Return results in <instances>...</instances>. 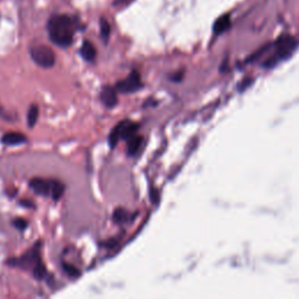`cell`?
I'll use <instances>...</instances> for the list:
<instances>
[{"instance_id":"obj_1","label":"cell","mask_w":299,"mask_h":299,"mask_svg":"<svg viewBox=\"0 0 299 299\" xmlns=\"http://www.w3.org/2000/svg\"><path fill=\"white\" fill-rule=\"evenodd\" d=\"M79 28V21L67 14H54L49 18L47 29L49 39L58 47L67 48L73 44L74 35Z\"/></svg>"},{"instance_id":"obj_2","label":"cell","mask_w":299,"mask_h":299,"mask_svg":"<svg viewBox=\"0 0 299 299\" xmlns=\"http://www.w3.org/2000/svg\"><path fill=\"white\" fill-rule=\"evenodd\" d=\"M139 129V125L131 121H123L113 128L109 136V143L110 146L113 147L117 145L121 139L129 140L131 137L137 134V130Z\"/></svg>"},{"instance_id":"obj_3","label":"cell","mask_w":299,"mask_h":299,"mask_svg":"<svg viewBox=\"0 0 299 299\" xmlns=\"http://www.w3.org/2000/svg\"><path fill=\"white\" fill-rule=\"evenodd\" d=\"M39 248H40V245H36L34 248H32L30 250L27 251L26 254L21 256V257L14 258V260H10L7 263L11 264V266H13V267L24 268V269H30L33 272V270L35 269V268L42 262L41 257H40Z\"/></svg>"},{"instance_id":"obj_4","label":"cell","mask_w":299,"mask_h":299,"mask_svg":"<svg viewBox=\"0 0 299 299\" xmlns=\"http://www.w3.org/2000/svg\"><path fill=\"white\" fill-rule=\"evenodd\" d=\"M30 56L36 64L42 68H51L55 63V53L47 46H35L30 49Z\"/></svg>"},{"instance_id":"obj_5","label":"cell","mask_w":299,"mask_h":299,"mask_svg":"<svg viewBox=\"0 0 299 299\" xmlns=\"http://www.w3.org/2000/svg\"><path fill=\"white\" fill-rule=\"evenodd\" d=\"M141 88H143V82L140 80L139 73L136 72V70H134L126 79L117 82L116 84V90L121 94H131V92L138 91Z\"/></svg>"},{"instance_id":"obj_6","label":"cell","mask_w":299,"mask_h":299,"mask_svg":"<svg viewBox=\"0 0 299 299\" xmlns=\"http://www.w3.org/2000/svg\"><path fill=\"white\" fill-rule=\"evenodd\" d=\"M296 46H297V42H296V40L292 36L288 35V34L282 35L276 42L277 56L280 58L288 57L294 52Z\"/></svg>"},{"instance_id":"obj_7","label":"cell","mask_w":299,"mask_h":299,"mask_svg":"<svg viewBox=\"0 0 299 299\" xmlns=\"http://www.w3.org/2000/svg\"><path fill=\"white\" fill-rule=\"evenodd\" d=\"M29 187L36 194L40 195H51L52 193V180H45L41 178H34L30 180Z\"/></svg>"},{"instance_id":"obj_8","label":"cell","mask_w":299,"mask_h":299,"mask_svg":"<svg viewBox=\"0 0 299 299\" xmlns=\"http://www.w3.org/2000/svg\"><path fill=\"white\" fill-rule=\"evenodd\" d=\"M101 101L104 106L108 108H113L118 102V97H117V90L115 88L106 87L101 92Z\"/></svg>"},{"instance_id":"obj_9","label":"cell","mask_w":299,"mask_h":299,"mask_svg":"<svg viewBox=\"0 0 299 299\" xmlns=\"http://www.w3.org/2000/svg\"><path fill=\"white\" fill-rule=\"evenodd\" d=\"M26 136L19 132H8L1 138V141L6 145H20L26 143Z\"/></svg>"},{"instance_id":"obj_10","label":"cell","mask_w":299,"mask_h":299,"mask_svg":"<svg viewBox=\"0 0 299 299\" xmlns=\"http://www.w3.org/2000/svg\"><path fill=\"white\" fill-rule=\"evenodd\" d=\"M80 53H81L82 57L84 58L85 61H94L95 57H96L97 52H96V48H95V46L92 45L90 41H87V40H85V41L82 44Z\"/></svg>"},{"instance_id":"obj_11","label":"cell","mask_w":299,"mask_h":299,"mask_svg":"<svg viewBox=\"0 0 299 299\" xmlns=\"http://www.w3.org/2000/svg\"><path fill=\"white\" fill-rule=\"evenodd\" d=\"M230 25H232V23H230L229 15H227V14L222 15V17H220L217 21H215L214 33L215 34H221V33L226 32V30L230 27Z\"/></svg>"},{"instance_id":"obj_12","label":"cell","mask_w":299,"mask_h":299,"mask_svg":"<svg viewBox=\"0 0 299 299\" xmlns=\"http://www.w3.org/2000/svg\"><path fill=\"white\" fill-rule=\"evenodd\" d=\"M141 144H143V137L141 136L135 135L128 140V153L130 156H135L140 149Z\"/></svg>"},{"instance_id":"obj_13","label":"cell","mask_w":299,"mask_h":299,"mask_svg":"<svg viewBox=\"0 0 299 299\" xmlns=\"http://www.w3.org/2000/svg\"><path fill=\"white\" fill-rule=\"evenodd\" d=\"M100 32H101V38L104 41V44H107L109 41L110 33H111V26L109 21L104 18H101L100 20Z\"/></svg>"},{"instance_id":"obj_14","label":"cell","mask_w":299,"mask_h":299,"mask_svg":"<svg viewBox=\"0 0 299 299\" xmlns=\"http://www.w3.org/2000/svg\"><path fill=\"white\" fill-rule=\"evenodd\" d=\"M63 192H64V185L58 180H52L51 196L55 200V201L63 195Z\"/></svg>"},{"instance_id":"obj_15","label":"cell","mask_w":299,"mask_h":299,"mask_svg":"<svg viewBox=\"0 0 299 299\" xmlns=\"http://www.w3.org/2000/svg\"><path fill=\"white\" fill-rule=\"evenodd\" d=\"M128 217H129V213L128 211H125L124 208H117L116 211L113 212L112 215V220L117 224L124 223V222L128 220Z\"/></svg>"},{"instance_id":"obj_16","label":"cell","mask_w":299,"mask_h":299,"mask_svg":"<svg viewBox=\"0 0 299 299\" xmlns=\"http://www.w3.org/2000/svg\"><path fill=\"white\" fill-rule=\"evenodd\" d=\"M38 117H39V108L36 107L35 104H33V106H30L28 110V115H27V121H28L29 128H33V126L35 125L36 121H38Z\"/></svg>"},{"instance_id":"obj_17","label":"cell","mask_w":299,"mask_h":299,"mask_svg":"<svg viewBox=\"0 0 299 299\" xmlns=\"http://www.w3.org/2000/svg\"><path fill=\"white\" fill-rule=\"evenodd\" d=\"M62 268H63L64 272H66L68 276L73 277V278H76V277H79L80 275H81V272H80V270L78 269V268H75L74 266H72V264L63 263L62 264Z\"/></svg>"},{"instance_id":"obj_18","label":"cell","mask_w":299,"mask_h":299,"mask_svg":"<svg viewBox=\"0 0 299 299\" xmlns=\"http://www.w3.org/2000/svg\"><path fill=\"white\" fill-rule=\"evenodd\" d=\"M13 224H14V227L18 228V229L24 230L25 228L27 227V221L24 220V218H15V220L13 221Z\"/></svg>"},{"instance_id":"obj_19","label":"cell","mask_w":299,"mask_h":299,"mask_svg":"<svg viewBox=\"0 0 299 299\" xmlns=\"http://www.w3.org/2000/svg\"><path fill=\"white\" fill-rule=\"evenodd\" d=\"M134 0H115L113 1V6L116 7H125V6L130 5Z\"/></svg>"},{"instance_id":"obj_20","label":"cell","mask_w":299,"mask_h":299,"mask_svg":"<svg viewBox=\"0 0 299 299\" xmlns=\"http://www.w3.org/2000/svg\"><path fill=\"white\" fill-rule=\"evenodd\" d=\"M0 117H2V118H7V115H6V112L4 111V108L0 106Z\"/></svg>"}]
</instances>
